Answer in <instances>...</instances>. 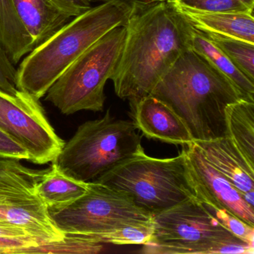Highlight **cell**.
I'll return each instance as SVG.
<instances>
[{
  "mask_svg": "<svg viewBox=\"0 0 254 254\" xmlns=\"http://www.w3.org/2000/svg\"><path fill=\"white\" fill-rule=\"evenodd\" d=\"M61 2L74 14L75 17L83 14L92 8V0H60Z\"/></svg>",
  "mask_w": 254,
  "mask_h": 254,
  "instance_id": "4316f807",
  "label": "cell"
},
{
  "mask_svg": "<svg viewBox=\"0 0 254 254\" xmlns=\"http://www.w3.org/2000/svg\"><path fill=\"white\" fill-rule=\"evenodd\" d=\"M87 190L88 183L66 175L55 162L35 186V193L47 209L68 206L85 194Z\"/></svg>",
  "mask_w": 254,
  "mask_h": 254,
  "instance_id": "2e32d148",
  "label": "cell"
},
{
  "mask_svg": "<svg viewBox=\"0 0 254 254\" xmlns=\"http://www.w3.org/2000/svg\"><path fill=\"white\" fill-rule=\"evenodd\" d=\"M130 105L133 123L146 137L175 145L194 142L184 122L163 101L149 95Z\"/></svg>",
  "mask_w": 254,
  "mask_h": 254,
  "instance_id": "7c38bea8",
  "label": "cell"
},
{
  "mask_svg": "<svg viewBox=\"0 0 254 254\" xmlns=\"http://www.w3.org/2000/svg\"><path fill=\"white\" fill-rule=\"evenodd\" d=\"M151 95L181 117L194 142L228 136L226 108L242 99L249 100L191 49L178 59Z\"/></svg>",
  "mask_w": 254,
  "mask_h": 254,
  "instance_id": "7a4b0ae2",
  "label": "cell"
},
{
  "mask_svg": "<svg viewBox=\"0 0 254 254\" xmlns=\"http://www.w3.org/2000/svg\"><path fill=\"white\" fill-rule=\"evenodd\" d=\"M184 149L197 199L209 207L225 209L254 227V207L247 203L243 193L206 160L195 142Z\"/></svg>",
  "mask_w": 254,
  "mask_h": 254,
  "instance_id": "30bf717a",
  "label": "cell"
},
{
  "mask_svg": "<svg viewBox=\"0 0 254 254\" xmlns=\"http://www.w3.org/2000/svg\"><path fill=\"white\" fill-rule=\"evenodd\" d=\"M191 49L227 77L249 100L254 101V82L244 75L210 38L193 28Z\"/></svg>",
  "mask_w": 254,
  "mask_h": 254,
  "instance_id": "ac0fdd59",
  "label": "cell"
},
{
  "mask_svg": "<svg viewBox=\"0 0 254 254\" xmlns=\"http://www.w3.org/2000/svg\"><path fill=\"white\" fill-rule=\"evenodd\" d=\"M0 158L29 161V155L17 141L0 129Z\"/></svg>",
  "mask_w": 254,
  "mask_h": 254,
  "instance_id": "484cf974",
  "label": "cell"
},
{
  "mask_svg": "<svg viewBox=\"0 0 254 254\" xmlns=\"http://www.w3.org/2000/svg\"><path fill=\"white\" fill-rule=\"evenodd\" d=\"M17 75V69L0 43V90L8 93H15Z\"/></svg>",
  "mask_w": 254,
  "mask_h": 254,
  "instance_id": "d4e9b609",
  "label": "cell"
},
{
  "mask_svg": "<svg viewBox=\"0 0 254 254\" xmlns=\"http://www.w3.org/2000/svg\"><path fill=\"white\" fill-rule=\"evenodd\" d=\"M0 221L19 226L29 236L47 243L66 237L52 221L35 190L23 187L0 184Z\"/></svg>",
  "mask_w": 254,
  "mask_h": 254,
  "instance_id": "8fae6325",
  "label": "cell"
},
{
  "mask_svg": "<svg viewBox=\"0 0 254 254\" xmlns=\"http://www.w3.org/2000/svg\"><path fill=\"white\" fill-rule=\"evenodd\" d=\"M133 14L126 4L108 2L71 19L23 59L17 69V88L38 99L44 97L87 49L114 28L126 26Z\"/></svg>",
  "mask_w": 254,
  "mask_h": 254,
  "instance_id": "3957f363",
  "label": "cell"
},
{
  "mask_svg": "<svg viewBox=\"0 0 254 254\" xmlns=\"http://www.w3.org/2000/svg\"><path fill=\"white\" fill-rule=\"evenodd\" d=\"M12 2L17 17L35 47L75 17L60 0H12Z\"/></svg>",
  "mask_w": 254,
  "mask_h": 254,
  "instance_id": "4fadbf2b",
  "label": "cell"
},
{
  "mask_svg": "<svg viewBox=\"0 0 254 254\" xmlns=\"http://www.w3.org/2000/svg\"><path fill=\"white\" fill-rule=\"evenodd\" d=\"M177 8L184 14L193 28L206 35L227 37L254 43V14L206 13Z\"/></svg>",
  "mask_w": 254,
  "mask_h": 254,
  "instance_id": "9a60e30c",
  "label": "cell"
},
{
  "mask_svg": "<svg viewBox=\"0 0 254 254\" xmlns=\"http://www.w3.org/2000/svg\"><path fill=\"white\" fill-rule=\"evenodd\" d=\"M153 229L142 254H224L227 245L245 242L226 229L197 198L153 215Z\"/></svg>",
  "mask_w": 254,
  "mask_h": 254,
  "instance_id": "52a82bcc",
  "label": "cell"
},
{
  "mask_svg": "<svg viewBox=\"0 0 254 254\" xmlns=\"http://www.w3.org/2000/svg\"><path fill=\"white\" fill-rule=\"evenodd\" d=\"M47 170L30 169L23 166L20 160L0 158V184L35 190V186Z\"/></svg>",
  "mask_w": 254,
  "mask_h": 254,
  "instance_id": "7402d4cb",
  "label": "cell"
},
{
  "mask_svg": "<svg viewBox=\"0 0 254 254\" xmlns=\"http://www.w3.org/2000/svg\"><path fill=\"white\" fill-rule=\"evenodd\" d=\"M123 51L111 77L117 96L151 95L178 59L191 49L193 27L167 0L134 13L126 23Z\"/></svg>",
  "mask_w": 254,
  "mask_h": 254,
  "instance_id": "6da1fadb",
  "label": "cell"
},
{
  "mask_svg": "<svg viewBox=\"0 0 254 254\" xmlns=\"http://www.w3.org/2000/svg\"><path fill=\"white\" fill-rule=\"evenodd\" d=\"M226 229L242 240L254 245V227L244 222L225 209L212 208L205 205Z\"/></svg>",
  "mask_w": 254,
  "mask_h": 254,
  "instance_id": "cb8c5ba5",
  "label": "cell"
},
{
  "mask_svg": "<svg viewBox=\"0 0 254 254\" xmlns=\"http://www.w3.org/2000/svg\"><path fill=\"white\" fill-rule=\"evenodd\" d=\"M228 136L254 168V102L242 99L226 108Z\"/></svg>",
  "mask_w": 254,
  "mask_h": 254,
  "instance_id": "e0dca14e",
  "label": "cell"
},
{
  "mask_svg": "<svg viewBox=\"0 0 254 254\" xmlns=\"http://www.w3.org/2000/svg\"><path fill=\"white\" fill-rule=\"evenodd\" d=\"M0 43L14 64L35 47L17 17L12 0H0Z\"/></svg>",
  "mask_w": 254,
  "mask_h": 254,
  "instance_id": "d6986e66",
  "label": "cell"
},
{
  "mask_svg": "<svg viewBox=\"0 0 254 254\" xmlns=\"http://www.w3.org/2000/svg\"><path fill=\"white\" fill-rule=\"evenodd\" d=\"M47 244L32 236H0V254H46Z\"/></svg>",
  "mask_w": 254,
  "mask_h": 254,
  "instance_id": "603a6c76",
  "label": "cell"
},
{
  "mask_svg": "<svg viewBox=\"0 0 254 254\" xmlns=\"http://www.w3.org/2000/svg\"><path fill=\"white\" fill-rule=\"evenodd\" d=\"M177 8L206 13H251L254 0H167Z\"/></svg>",
  "mask_w": 254,
  "mask_h": 254,
  "instance_id": "44dd1931",
  "label": "cell"
},
{
  "mask_svg": "<svg viewBox=\"0 0 254 254\" xmlns=\"http://www.w3.org/2000/svg\"><path fill=\"white\" fill-rule=\"evenodd\" d=\"M141 139L133 121L114 118L108 110L102 118L80 126L53 162L66 175L93 182L143 152Z\"/></svg>",
  "mask_w": 254,
  "mask_h": 254,
  "instance_id": "5b68a950",
  "label": "cell"
},
{
  "mask_svg": "<svg viewBox=\"0 0 254 254\" xmlns=\"http://www.w3.org/2000/svg\"><path fill=\"white\" fill-rule=\"evenodd\" d=\"M93 182L126 193L152 215L189 199L197 198L185 149L172 158L134 156Z\"/></svg>",
  "mask_w": 254,
  "mask_h": 254,
  "instance_id": "277c9868",
  "label": "cell"
},
{
  "mask_svg": "<svg viewBox=\"0 0 254 254\" xmlns=\"http://www.w3.org/2000/svg\"><path fill=\"white\" fill-rule=\"evenodd\" d=\"M48 212L65 236L94 242L101 233L127 226L153 225V215L126 193L98 182H89L85 194L68 206Z\"/></svg>",
  "mask_w": 254,
  "mask_h": 254,
  "instance_id": "ba28073f",
  "label": "cell"
},
{
  "mask_svg": "<svg viewBox=\"0 0 254 254\" xmlns=\"http://www.w3.org/2000/svg\"><path fill=\"white\" fill-rule=\"evenodd\" d=\"M0 129L14 138L29 155V162L44 165L57 159L65 142L50 124L39 99L17 89L0 90Z\"/></svg>",
  "mask_w": 254,
  "mask_h": 254,
  "instance_id": "9c48e42d",
  "label": "cell"
},
{
  "mask_svg": "<svg viewBox=\"0 0 254 254\" xmlns=\"http://www.w3.org/2000/svg\"><path fill=\"white\" fill-rule=\"evenodd\" d=\"M206 35L244 75L254 82V43L227 37Z\"/></svg>",
  "mask_w": 254,
  "mask_h": 254,
  "instance_id": "ffe728a7",
  "label": "cell"
},
{
  "mask_svg": "<svg viewBox=\"0 0 254 254\" xmlns=\"http://www.w3.org/2000/svg\"><path fill=\"white\" fill-rule=\"evenodd\" d=\"M126 34V26H118L98 40L49 89L46 101L64 115L103 111L105 84L118 64Z\"/></svg>",
  "mask_w": 254,
  "mask_h": 254,
  "instance_id": "8992f818",
  "label": "cell"
},
{
  "mask_svg": "<svg viewBox=\"0 0 254 254\" xmlns=\"http://www.w3.org/2000/svg\"><path fill=\"white\" fill-rule=\"evenodd\" d=\"M208 162L243 194L254 191L251 167L229 136L194 142Z\"/></svg>",
  "mask_w": 254,
  "mask_h": 254,
  "instance_id": "5bb4252c",
  "label": "cell"
}]
</instances>
